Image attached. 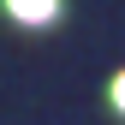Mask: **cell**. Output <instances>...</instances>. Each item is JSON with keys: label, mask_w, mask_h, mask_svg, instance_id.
<instances>
[{"label": "cell", "mask_w": 125, "mask_h": 125, "mask_svg": "<svg viewBox=\"0 0 125 125\" xmlns=\"http://www.w3.org/2000/svg\"><path fill=\"white\" fill-rule=\"evenodd\" d=\"M6 12L18 24H48L54 12H60V0H6Z\"/></svg>", "instance_id": "6da1fadb"}, {"label": "cell", "mask_w": 125, "mask_h": 125, "mask_svg": "<svg viewBox=\"0 0 125 125\" xmlns=\"http://www.w3.org/2000/svg\"><path fill=\"white\" fill-rule=\"evenodd\" d=\"M113 107H119V113H125V72L113 77Z\"/></svg>", "instance_id": "7a4b0ae2"}]
</instances>
